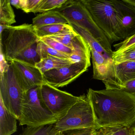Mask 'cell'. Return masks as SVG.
Returning a JSON list of instances; mask_svg holds the SVG:
<instances>
[{"instance_id":"cell-1","label":"cell","mask_w":135,"mask_h":135,"mask_svg":"<svg viewBox=\"0 0 135 135\" xmlns=\"http://www.w3.org/2000/svg\"><path fill=\"white\" fill-rule=\"evenodd\" d=\"M92 107L96 130L116 126L135 128V97L121 90L89 88L86 95Z\"/></svg>"},{"instance_id":"cell-2","label":"cell","mask_w":135,"mask_h":135,"mask_svg":"<svg viewBox=\"0 0 135 135\" xmlns=\"http://www.w3.org/2000/svg\"><path fill=\"white\" fill-rule=\"evenodd\" d=\"M1 26V52L8 62L16 60L35 65L41 60L37 48L40 38L33 26Z\"/></svg>"},{"instance_id":"cell-3","label":"cell","mask_w":135,"mask_h":135,"mask_svg":"<svg viewBox=\"0 0 135 135\" xmlns=\"http://www.w3.org/2000/svg\"><path fill=\"white\" fill-rule=\"evenodd\" d=\"M95 24L111 43L124 40L118 12L113 0H80Z\"/></svg>"},{"instance_id":"cell-4","label":"cell","mask_w":135,"mask_h":135,"mask_svg":"<svg viewBox=\"0 0 135 135\" xmlns=\"http://www.w3.org/2000/svg\"><path fill=\"white\" fill-rule=\"evenodd\" d=\"M41 86L35 87L24 92L18 120L20 126L39 127L55 124L58 121L42 101Z\"/></svg>"},{"instance_id":"cell-5","label":"cell","mask_w":135,"mask_h":135,"mask_svg":"<svg viewBox=\"0 0 135 135\" xmlns=\"http://www.w3.org/2000/svg\"><path fill=\"white\" fill-rule=\"evenodd\" d=\"M56 10L67 19L69 24L74 23L86 29L105 50L113 54L111 42L95 24L80 0H68L61 7Z\"/></svg>"},{"instance_id":"cell-6","label":"cell","mask_w":135,"mask_h":135,"mask_svg":"<svg viewBox=\"0 0 135 135\" xmlns=\"http://www.w3.org/2000/svg\"><path fill=\"white\" fill-rule=\"evenodd\" d=\"M24 92L18 81L12 64L8 62L7 66L1 71L0 99L6 109L18 120Z\"/></svg>"},{"instance_id":"cell-7","label":"cell","mask_w":135,"mask_h":135,"mask_svg":"<svg viewBox=\"0 0 135 135\" xmlns=\"http://www.w3.org/2000/svg\"><path fill=\"white\" fill-rule=\"evenodd\" d=\"M59 132L79 129H96L92 107L85 94L75 103L66 115L55 124Z\"/></svg>"},{"instance_id":"cell-8","label":"cell","mask_w":135,"mask_h":135,"mask_svg":"<svg viewBox=\"0 0 135 135\" xmlns=\"http://www.w3.org/2000/svg\"><path fill=\"white\" fill-rule=\"evenodd\" d=\"M41 96L45 105L59 120L66 115L82 95L75 96L46 83L41 86Z\"/></svg>"},{"instance_id":"cell-9","label":"cell","mask_w":135,"mask_h":135,"mask_svg":"<svg viewBox=\"0 0 135 135\" xmlns=\"http://www.w3.org/2000/svg\"><path fill=\"white\" fill-rule=\"evenodd\" d=\"M90 65L84 62H78L52 69L43 73L46 83L58 88L70 84L86 71Z\"/></svg>"},{"instance_id":"cell-10","label":"cell","mask_w":135,"mask_h":135,"mask_svg":"<svg viewBox=\"0 0 135 135\" xmlns=\"http://www.w3.org/2000/svg\"><path fill=\"white\" fill-rule=\"evenodd\" d=\"M18 81L24 92L46 83L43 73L35 65L19 61H11Z\"/></svg>"},{"instance_id":"cell-11","label":"cell","mask_w":135,"mask_h":135,"mask_svg":"<svg viewBox=\"0 0 135 135\" xmlns=\"http://www.w3.org/2000/svg\"><path fill=\"white\" fill-rule=\"evenodd\" d=\"M118 12L124 40L135 35V7L124 0H113Z\"/></svg>"},{"instance_id":"cell-12","label":"cell","mask_w":135,"mask_h":135,"mask_svg":"<svg viewBox=\"0 0 135 135\" xmlns=\"http://www.w3.org/2000/svg\"><path fill=\"white\" fill-rule=\"evenodd\" d=\"M73 53L70 60L74 63L84 62L91 65V52L87 42L79 35L74 38L72 43Z\"/></svg>"},{"instance_id":"cell-13","label":"cell","mask_w":135,"mask_h":135,"mask_svg":"<svg viewBox=\"0 0 135 135\" xmlns=\"http://www.w3.org/2000/svg\"><path fill=\"white\" fill-rule=\"evenodd\" d=\"M69 24L72 27L74 30L87 42L90 47L102 55L109 63L111 64H114L112 57L113 54L110 53L105 50L89 31L76 23H69Z\"/></svg>"},{"instance_id":"cell-14","label":"cell","mask_w":135,"mask_h":135,"mask_svg":"<svg viewBox=\"0 0 135 135\" xmlns=\"http://www.w3.org/2000/svg\"><path fill=\"white\" fill-rule=\"evenodd\" d=\"M17 120L0 99V135H11L17 132Z\"/></svg>"},{"instance_id":"cell-15","label":"cell","mask_w":135,"mask_h":135,"mask_svg":"<svg viewBox=\"0 0 135 135\" xmlns=\"http://www.w3.org/2000/svg\"><path fill=\"white\" fill-rule=\"evenodd\" d=\"M114 69L119 90L126 83L135 79V61L115 64Z\"/></svg>"},{"instance_id":"cell-16","label":"cell","mask_w":135,"mask_h":135,"mask_svg":"<svg viewBox=\"0 0 135 135\" xmlns=\"http://www.w3.org/2000/svg\"><path fill=\"white\" fill-rule=\"evenodd\" d=\"M55 24H69L67 19L56 10L39 14L33 19V26Z\"/></svg>"},{"instance_id":"cell-17","label":"cell","mask_w":135,"mask_h":135,"mask_svg":"<svg viewBox=\"0 0 135 135\" xmlns=\"http://www.w3.org/2000/svg\"><path fill=\"white\" fill-rule=\"evenodd\" d=\"M74 63L70 59L59 58L48 55L46 57L41 59L35 66L40 69L42 73L52 69L59 68Z\"/></svg>"},{"instance_id":"cell-18","label":"cell","mask_w":135,"mask_h":135,"mask_svg":"<svg viewBox=\"0 0 135 135\" xmlns=\"http://www.w3.org/2000/svg\"><path fill=\"white\" fill-rule=\"evenodd\" d=\"M37 36L39 38L50 37L52 35L73 30L69 24H55L41 26H33Z\"/></svg>"},{"instance_id":"cell-19","label":"cell","mask_w":135,"mask_h":135,"mask_svg":"<svg viewBox=\"0 0 135 135\" xmlns=\"http://www.w3.org/2000/svg\"><path fill=\"white\" fill-rule=\"evenodd\" d=\"M15 15L9 0L0 1V25L9 26L15 23Z\"/></svg>"},{"instance_id":"cell-20","label":"cell","mask_w":135,"mask_h":135,"mask_svg":"<svg viewBox=\"0 0 135 135\" xmlns=\"http://www.w3.org/2000/svg\"><path fill=\"white\" fill-rule=\"evenodd\" d=\"M58 132L55 124L39 127L27 126L20 135H56Z\"/></svg>"},{"instance_id":"cell-21","label":"cell","mask_w":135,"mask_h":135,"mask_svg":"<svg viewBox=\"0 0 135 135\" xmlns=\"http://www.w3.org/2000/svg\"><path fill=\"white\" fill-rule=\"evenodd\" d=\"M37 52L41 60L46 58L48 55L59 58L70 59V55L59 52L48 46L41 41L38 43Z\"/></svg>"},{"instance_id":"cell-22","label":"cell","mask_w":135,"mask_h":135,"mask_svg":"<svg viewBox=\"0 0 135 135\" xmlns=\"http://www.w3.org/2000/svg\"><path fill=\"white\" fill-rule=\"evenodd\" d=\"M68 0H41L34 13L46 12L61 7Z\"/></svg>"},{"instance_id":"cell-23","label":"cell","mask_w":135,"mask_h":135,"mask_svg":"<svg viewBox=\"0 0 135 135\" xmlns=\"http://www.w3.org/2000/svg\"><path fill=\"white\" fill-rule=\"evenodd\" d=\"M78 35L79 34L73 29L71 30L61 32L49 37L55 39L56 41H58L63 45L73 50V41L74 38Z\"/></svg>"},{"instance_id":"cell-24","label":"cell","mask_w":135,"mask_h":135,"mask_svg":"<svg viewBox=\"0 0 135 135\" xmlns=\"http://www.w3.org/2000/svg\"><path fill=\"white\" fill-rule=\"evenodd\" d=\"M40 40L48 46L59 52L70 55L73 53V50L50 37H44L40 38Z\"/></svg>"},{"instance_id":"cell-25","label":"cell","mask_w":135,"mask_h":135,"mask_svg":"<svg viewBox=\"0 0 135 135\" xmlns=\"http://www.w3.org/2000/svg\"><path fill=\"white\" fill-rule=\"evenodd\" d=\"M112 57L114 64L135 61V49H131L118 54L113 52Z\"/></svg>"},{"instance_id":"cell-26","label":"cell","mask_w":135,"mask_h":135,"mask_svg":"<svg viewBox=\"0 0 135 135\" xmlns=\"http://www.w3.org/2000/svg\"><path fill=\"white\" fill-rule=\"evenodd\" d=\"M103 128L110 135H135V127L121 126Z\"/></svg>"},{"instance_id":"cell-27","label":"cell","mask_w":135,"mask_h":135,"mask_svg":"<svg viewBox=\"0 0 135 135\" xmlns=\"http://www.w3.org/2000/svg\"><path fill=\"white\" fill-rule=\"evenodd\" d=\"M115 50L114 53L118 54L128 50L135 49V35L114 45Z\"/></svg>"},{"instance_id":"cell-28","label":"cell","mask_w":135,"mask_h":135,"mask_svg":"<svg viewBox=\"0 0 135 135\" xmlns=\"http://www.w3.org/2000/svg\"><path fill=\"white\" fill-rule=\"evenodd\" d=\"M41 0H21V9L26 13L35 11Z\"/></svg>"},{"instance_id":"cell-29","label":"cell","mask_w":135,"mask_h":135,"mask_svg":"<svg viewBox=\"0 0 135 135\" xmlns=\"http://www.w3.org/2000/svg\"><path fill=\"white\" fill-rule=\"evenodd\" d=\"M63 135H96L97 130L94 128L71 129L62 132Z\"/></svg>"},{"instance_id":"cell-30","label":"cell","mask_w":135,"mask_h":135,"mask_svg":"<svg viewBox=\"0 0 135 135\" xmlns=\"http://www.w3.org/2000/svg\"><path fill=\"white\" fill-rule=\"evenodd\" d=\"M121 90L135 97V79L126 83L122 86Z\"/></svg>"},{"instance_id":"cell-31","label":"cell","mask_w":135,"mask_h":135,"mask_svg":"<svg viewBox=\"0 0 135 135\" xmlns=\"http://www.w3.org/2000/svg\"><path fill=\"white\" fill-rule=\"evenodd\" d=\"M10 3L11 5H13L17 9H21V0H11Z\"/></svg>"},{"instance_id":"cell-32","label":"cell","mask_w":135,"mask_h":135,"mask_svg":"<svg viewBox=\"0 0 135 135\" xmlns=\"http://www.w3.org/2000/svg\"><path fill=\"white\" fill-rule=\"evenodd\" d=\"M96 135H110L107 133L103 128L97 130Z\"/></svg>"},{"instance_id":"cell-33","label":"cell","mask_w":135,"mask_h":135,"mask_svg":"<svg viewBox=\"0 0 135 135\" xmlns=\"http://www.w3.org/2000/svg\"><path fill=\"white\" fill-rule=\"evenodd\" d=\"M125 2L135 7V0H124Z\"/></svg>"},{"instance_id":"cell-34","label":"cell","mask_w":135,"mask_h":135,"mask_svg":"<svg viewBox=\"0 0 135 135\" xmlns=\"http://www.w3.org/2000/svg\"><path fill=\"white\" fill-rule=\"evenodd\" d=\"M56 135H62V132H58V133H57V134Z\"/></svg>"},{"instance_id":"cell-35","label":"cell","mask_w":135,"mask_h":135,"mask_svg":"<svg viewBox=\"0 0 135 135\" xmlns=\"http://www.w3.org/2000/svg\"></svg>"}]
</instances>
